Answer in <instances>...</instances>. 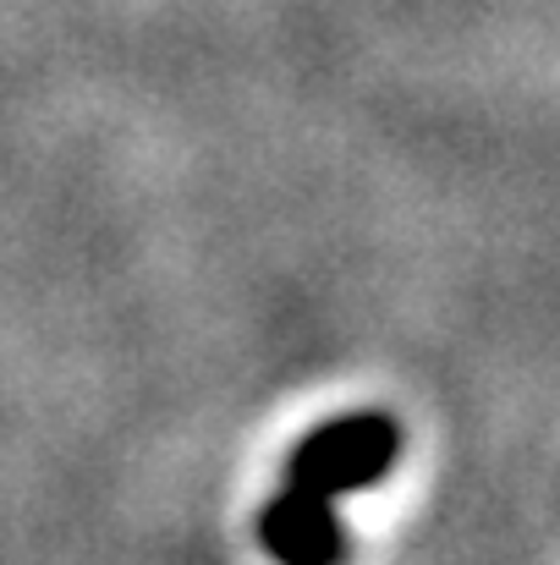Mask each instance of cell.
<instances>
[{
    "label": "cell",
    "mask_w": 560,
    "mask_h": 565,
    "mask_svg": "<svg viewBox=\"0 0 560 565\" xmlns=\"http://www.w3.org/2000/svg\"><path fill=\"white\" fill-rule=\"evenodd\" d=\"M258 544L275 565H347V527L336 516V500L281 489L258 511Z\"/></svg>",
    "instance_id": "obj_2"
},
{
    "label": "cell",
    "mask_w": 560,
    "mask_h": 565,
    "mask_svg": "<svg viewBox=\"0 0 560 565\" xmlns=\"http://www.w3.org/2000/svg\"><path fill=\"white\" fill-rule=\"evenodd\" d=\"M395 450H401V434L384 412H347V417L314 428L292 450L286 483L303 494H319V500H341V494L384 483V472L395 467Z\"/></svg>",
    "instance_id": "obj_1"
}]
</instances>
